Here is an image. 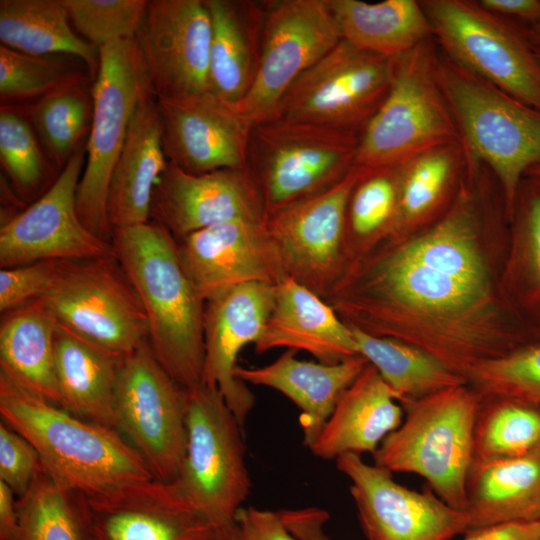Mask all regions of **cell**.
I'll return each mask as SVG.
<instances>
[{"label":"cell","mask_w":540,"mask_h":540,"mask_svg":"<svg viewBox=\"0 0 540 540\" xmlns=\"http://www.w3.org/2000/svg\"><path fill=\"white\" fill-rule=\"evenodd\" d=\"M482 396L507 397L540 407V340L483 363L468 379Z\"/></svg>","instance_id":"7bdbcfd3"},{"label":"cell","mask_w":540,"mask_h":540,"mask_svg":"<svg viewBox=\"0 0 540 540\" xmlns=\"http://www.w3.org/2000/svg\"><path fill=\"white\" fill-rule=\"evenodd\" d=\"M341 41L327 0L264 2L257 70L235 110L254 126L269 120L291 85Z\"/></svg>","instance_id":"9a60e30c"},{"label":"cell","mask_w":540,"mask_h":540,"mask_svg":"<svg viewBox=\"0 0 540 540\" xmlns=\"http://www.w3.org/2000/svg\"><path fill=\"white\" fill-rule=\"evenodd\" d=\"M55 372L61 407L115 428L113 397L123 356L111 353L57 323Z\"/></svg>","instance_id":"4dcf8cb0"},{"label":"cell","mask_w":540,"mask_h":540,"mask_svg":"<svg viewBox=\"0 0 540 540\" xmlns=\"http://www.w3.org/2000/svg\"><path fill=\"white\" fill-rule=\"evenodd\" d=\"M358 139L355 133L282 119L252 126L247 169L265 219L342 179L353 168Z\"/></svg>","instance_id":"52a82bcc"},{"label":"cell","mask_w":540,"mask_h":540,"mask_svg":"<svg viewBox=\"0 0 540 540\" xmlns=\"http://www.w3.org/2000/svg\"><path fill=\"white\" fill-rule=\"evenodd\" d=\"M16 508L21 540H90L84 496L60 486L43 467Z\"/></svg>","instance_id":"8d00e7d4"},{"label":"cell","mask_w":540,"mask_h":540,"mask_svg":"<svg viewBox=\"0 0 540 540\" xmlns=\"http://www.w3.org/2000/svg\"><path fill=\"white\" fill-rule=\"evenodd\" d=\"M467 164L461 143L426 151L397 168V210L391 234L424 222L462 180Z\"/></svg>","instance_id":"836d02e7"},{"label":"cell","mask_w":540,"mask_h":540,"mask_svg":"<svg viewBox=\"0 0 540 540\" xmlns=\"http://www.w3.org/2000/svg\"><path fill=\"white\" fill-rule=\"evenodd\" d=\"M435 74L467 157L494 174L511 218L522 180L540 164V111L462 67L439 47Z\"/></svg>","instance_id":"277c9868"},{"label":"cell","mask_w":540,"mask_h":540,"mask_svg":"<svg viewBox=\"0 0 540 540\" xmlns=\"http://www.w3.org/2000/svg\"><path fill=\"white\" fill-rule=\"evenodd\" d=\"M204 2L211 20L208 91L235 105L250 89L257 70L264 2Z\"/></svg>","instance_id":"83f0119b"},{"label":"cell","mask_w":540,"mask_h":540,"mask_svg":"<svg viewBox=\"0 0 540 540\" xmlns=\"http://www.w3.org/2000/svg\"><path fill=\"white\" fill-rule=\"evenodd\" d=\"M86 75V65L66 54L34 56L0 45L1 106H25ZM95 80V79H94Z\"/></svg>","instance_id":"60d3db41"},{"label":"cell","mask_w":540,"mask_h":540,"mask_svg":"<svg viewBox=\"0 0 540 540\" xmlns=\"http://www.w3.org/2000/svg\"><path fill=\"white\" fill-rule=\"evenodd\" d=\"M83 496L90 540H220L226 532L175 480L153 478Z\"/></svg>","instance_id":"ac0fdd59"},{"label":"cell","mask_w":540,"mask_h":540,"mask_svg":"<svg viewBox=\"0 0 540 540\" xmlns=\"http://www.w3.org/2000/svg\"><path fill=\"white\" fill-rule=\"evenodd\" d=\"M349 327L358 354L378 371L401 404L450 387L468 384L465 378L414 346Z\"/></svg>","instance_id":"d590c367"},{"label":"cell","mask_w":540,"mask_h":540,"mask_svg":"<svg viewBox=\"0 0 540 540\" xmlns=\"http://www.w3.org/2000/svg\"><path fill=\"white\" fill-rule=\"evenodd\" d=\"M220 540H239L236 528L226 531Z\"/></svg>","instance_id":"db71d44e"},{"label":"cell","mask_w":540,"mask_h":540,"mask_svg":"<svg viewBox=\"0 0 540 540\" xmlns=\"http://www.w3.org/2000/svg\"><path fill=\"white\" fill-rule=\"evenodd\" d=\"M111 244L142 304L156 359L184 389L197 386L204 363L205 301L182 266L177 240L150 220L114 229Z\"/></svg>","instance_id":"7a4b0ae2"},{"label":"cell","mask_w":540,"mask_h":540,"mask_svg":"<svg viewBox=\"0 0 540 540\" xmlns=\"http://www.w3.org/2000/svg\"><path fill=\"white\" fill-rule=\"evenodd\" d=\"M519 24L528 42L533 47H539L540 46V24H535V25H523L521 23Z\"/></svg>","instance_id":"f5cc1de1"},{"label":"cell","mask_w":540,"mask_h":540,"mask_svg":"<svg viewBox=\"0 0 540 540\" xmlns=\"http://www.w3.org/2000/svg\"><path fill=\"white\" fill-rule=\"evenodd\" d=\"M276 284L250 282L205 303L202 381L216 387L239 424L254 406V395L234 371L241 350L260 338L272 311Z\"/></svg>","instance_id":"7402d4cb"},{"label":"cell","mask_w":540,"mask_h":540,"mask_svg":"<svg viewBox=\"0 0 540 540\" xmlns=\"http://www.w3.org/2000/svg\"><path fill=\"white\" fill-rule=\"evenodd\" d=\"M534 49V52L538 58V60L540 61V46L539 47H533Z\"/></svg>","instance_id":"9f6ffc18"},{"label":"cell","mask_w":540,"mask_h":540,"mask_svg":"<svg viewBox=\"0 0 540 540\" xmlns=\"http://www.w3.org/2000/svg\"><path fill=\"white\" fill-rule=\"evenodd\" d=\"M287 528L300 540H329L324 526L328 513L320 508L307 507L280 511Z\"/></svg>","instance_id":"c3c4849f"},{"label":"cell","mask_w":540,"mask_h":540,"mask_svg":"<svg viewBox=\"0 0 540 540\" xmlns=\"http://www.w3.org/2000/svg\"><path fill=\"white\" fill-rule=\"evenodd\" d=\"M86 145L61 170L49 189L0 228V266L39 261L84 260L113 255V248L81 221L76 207Z\"/></svg>","instance_id":"2e32d148"},{"label":"cell","mask_w":540,"mask_h":540,"mask_svg":"<svg viewBox=\"0 0 540 540\" xmlns=\"http://www.w3.org/2000/svg\"><path fill=\"white\" fill-rule=\"evenodd\" d=\"M255 351H305L326 364L358 355L351 328L323 298L290 277L276 284L275 301Z\"/></svg>","instance_id":"cb8c5ba5"},{"label":"cell","mask_w":540,"mask_h":540,"mask_svg":"<svg viewBox=\"0 0 540 540\" xmlns=\"http://www.w3.org/2000/svg\"><path fill=\"white\" fill-rule=\"evenodd\" d=\"M350 481L349 491L368 540H452L469 530L466 511L456 509L430 488L416 491L396 482L392 473L366 463L361 455L336 459Z\"/></svg>","instance_id":"e0dca14e"},{"label":"cell","mask_w":540,"mask_h":540,"mask_svg":"<svg viewBox=\"0 0 540 540\" xmlns=\"http://www.w3.org/2000/svg\"><path fill=\"white\" fill-rule=\"evenodd\" d=\"M0 161L14 190L25 200L42 196L60 173L29 118L16 106L0 107Z\"/></svg>","instance_id":"f35d334b"},{"label":"cell","mask_w":540,"mask_h":540,"mask_svg":"<svg viewBox=\"0 0 540 540\" xmlns=\"http://www.w3.org/2000/svg\"><path fill=\"white\" fill-rule=\"evenodd\" d=\"M465 511L469 530L540 521V450L517 458L474 461Z\"/></svg>","instance_id":"f1b7e54d"},{"label":"cell","mask_w":540,"mask_h":540,"mask_svg":"<svg viewBox=\"0 0 540 540\" xmlns=\"http://www.w3.org/2000/svg\"><path fill=\"white\" fill-rule=\"evenodd\" d=\"M420 3L443 53L540 111V61L518 22L492 13L474 0Z\"/></svg>","instance_id":"30bf717a"},{"label":"cell","mask_w":540,"mask_h":540,"mask_svg":"<svg viewBox=\"0 0 540 540\" xmlns=\"http://www.w3.org/2000/svg\"><path fill=\"white\" fill-rule=\"evenodd\" d=\"M397 169L367 173L354 188L347 209L346 236L379 239L391 232L397 210Z\"/></svg>","instance_id":"ee69618b"},{"label":"cell","mask_w":540,"mask_h":540,"mask_svg":"<svg viewBox=\"0 0 540 540\" xmlns=\"http://www.w3.org/2000/svg\"><path fill=\"white\" fill-rule=\"evenodd\" d=\"M486 10L523 25L540 24V0H480Z\"/></svg>","instance_id":"f907efd6"},{"label":"cell","mask_w":540,"mask_h":540,"mask_svg":"<svg viewBox=\"0 0 540 540\" xmlns=\"http://www.w3.org/2000/svg\"><path fill=\"white\" fill-rule=\"evenodd\" d=\"M341 39L357 49L394 58L433 38L431 23L416 0H327Z\"/></svg>","instance_id":"1f68e13d"},{"label":"cell","mask_w":540,"mask_h":540,"mask_svg":"<svg viewBox=\"0 0 540 540\" xmlns=\"http://www.w3.org/2000/svg\"><path fill=\"white\" fill-rule=\"evenodd\" d=\"M166 158L195 174L246 170L252 126L212 93L156 98Z\"/></svg>","instance_id":"44dd1931"},{"label":"cell","mask_w":540,"mask_h":540,"mask_svg":"<svg viewBox=\"0 0 540 540\" xmlns=\"http://www.w3.org/2000/svg\"><path fill=\"white\" fill-rule=\"evenodd\" d=\"M397 401L393 390L368 364L343 392L309 450L327 460L346 454L373 455L402 423L404 410Z\"/></svg>","instance_id":"4316f807"},{"label":"cell","mask_w":540,"mask_h":540,"mask_svg":"<svg viewBox=\"0 0 540 540\" xmlns=\"http://www.w3.org/2000/svg\"><path fill=\"white\" fill-rule=\"evenodd\" d=\"M42 464L37 451L20 434L0 423V481L18 498L30 488Z\"/></svg>","instance_id":"bcb514c9"},{"label":"cell","mask_w":540,"mask_h":540,"mask_svg":"<svg viewBox=\"0 0 540 540\" xmlns=\"http://www.w3.org/2000/svg\"><path fill=\"white\" fill-rule=\"evenodd\" d=\"M167 164L157 99L149 91L136 107L111 176L107 214L112 232L150 221L153 191Z\"/></svg>","instance_id":"484cf974"},{"label":"cell","mask_w":540,"mask_h":540,"mask_svg":"<svg viewBox=\"0 0 540 540\" xmlns=\"http://www.w3.org/2000/svg\"><path fill=\"white\" fill-rule=\"evenodd\" d=\"M58 261H39L0 270V311L5 313L41 299L53 280Z\"/></svg>","instance_id":"f6af8a7d"},{"label":"cell","mask_w":540,"mask_h":540,"mask_svg":"<svg viewBox=\"0 0 540 540\" xmlns=\"http://www.w3.org/2000/svg\"><path fill=\"white\" fill-rule=\"evenodd\" d=\"M324 300L348 326L414 346L467 382L483 363L540 340L495 297L489 272L455 268L408 239L354 258Z\"/></svg>","instance_id":"6da1fadb"},{"label":"cell","mask_w":540,"mask_h":540,"mask_svg":"<svg viewBox=\"0 0 540 540\" xmlns=\"http://www.w3.org/2000/svg\"><path fill=\"white\" fill-rule=\"evenodd\" d=\"M539 450V406L513 398L482 396L473 462L517 458Z\"/></svg>","instance_id":"74e56055"},{"label":"cell","mask_w":540,"mask_h":540,"mask_svg":"<svg viewBox=\"0 0 540 540\" xmlns=\"http://www.w3.org/2000/svg\"><path fill=\"white\" fill-rule=\"evenodd\" d=\"M150 220L180 240L220 223L264 222L265 209L248 169L195 174L168 161L153 191Z\"/></svg>","instance_id":"ffe728a7"},{"label":"cell","mask_w":540,"mask_h":540,"mask_svg":"<svg viewBox=\"0 0 540 540\" xmlns=\"http://www.w3.org/2000/svg\"><path fill=\"white\" fill-rule=\"evenodd\" d=\"M93 84L94 78L86 75L31 104L16 106L29 118L59 172L86 145L94 112Z\"/></svg>","instance_id":"e575fe53"},{"label":"cell","mask_w":540,"mask_h":540,"mask_svg":"<svg viewBox=\"0 0 540 540\" xmlns=\"http://www.w3.org/2000/svg\"><path fill=\"white\" fill-rule=\"evenodd\" d=\"M525 177H532L540 180V164L533 166L530 168Z\"/></svg>","instance_id":"11a10c76"},{"label":"cell","mask_w":540,"mask_h":540,"mask_svg":"<svg viewBox=\"0 0 540 540\" xmlns=\"http://www.w3.org/2000/svg\"><path fill=\"white\" fill-rule=\"evenodd\" d=\"M435 38L393 58L386 97L361 131L353 167L393 170L431 149L461 143L435 74Z\"/></svg>","instance_id":"8992f818"},{"label":"cell","mask_w":540,"mask_h":540,"mask_svg":"<svg viewBox=\"0 0 540 540\" xmlns=\"http://www.w3.org/2000/svg\"><path fill=\"white\" fill-rule=\"evenodd\" d=\"M288 349L273 362L260 367L237 366L241 382L275 389L300 410L303 444L309 448L319 435L343 392L369 364L355 355L335 364L300 360Z\"/></svg>","instance_id":"d4e9b609"},{"label":"cell","mask_w":540,"mask_h":540,"mask_svg":"<svg viewBox=\"0 0 540 540\" xmlns=\"http://www.w3.org/2000/svg\"><path fill=\"white\" fill-rule=\"evenodd\" d=\"M264 222L220 223L177 240L182 266L205 303L241 284L284 278Z\"/></svg>","instance_id":"603a6c76"},{"label":"cell","mask_w":540,"mask_h":540,"mask_svg":"<svg viewBox=\"0 0 540 540\" xmlns=\"http://www.w3.org/2000/svg\"><path fill=\"white\" fill-rule=\"evenodd\" d=\"M392 64L393 58L357 49L341 39L298 77L271 119L360 135L387 95Z\"/></svg>","instance_id":"5bb4252c"},{"label":"cell","mask_w":540,"mask_h":540,"mask_svg":"<svg viewBox=\"0 0 540 540\" xmlns=\"http://www.w3.org/2000/svg\"><path fill=\"white\" fill-rule=\"evenodd\" d=\"M510 219L515 221L512 281L520 315L540 331V180L524 177Z\"/></svg>","instance_id":"ab89813d"},{"label":"cell","mask_w":540,"mask_h":540,"mask_svg":"<svg viewBox=\"0 0 540 540\" xmlns=\"http://www.w3.org/2000/svg\"><path fill=\"white\" fill-rule=\"evenodd\" d=\"M57 321L41 299L2 314L0 375L16 386L62 405L55 372Z\"/></svg>","instance_id":"f546056e"},{"label":"cell","mask_w":540,"mask_h":540,"mask_svg":"<svg viewBox=\"0 0 540 540\" xmlns=\"http://www.w3.org/2000/svg\"><path fill=\"white\" fill-rule=\"evenodd\" d=\"M463 540H540V521L503 523L468 530Z\"/></svg>","instance_id":"681fc988"},{"label":"cell","mask_w":540,"mask_h":540,"mask_svg":"<svg viewBox=\"0 0 540 540\" xmlns=\"http://www.w3.org/2000/svg\"><path fill=\"white\" fill-rule=\"evenodd\" d=\"M239 540H300L285 525L280 511L242 507L235 518Z\"/></svg>","instance_id":"7dc6e473"},{"label":"cell","mask_w":540,"mask_h":540,"mask_svg":"<svg viewBox=\"0 0 540 540\" xmlns=\"http://www.w3.org/2000/svg\"><path fill=\"white\" fill-rule=\"evenodd\" d=\"M0 415L34 447L43 469L68 490L87 496L154 478L116 428L76 416L2 375Z\"/></svg>","instance_id":"3957f363"},{"label":"cell","mask_w":540,"mask_h":540,"mask_svg":"<svg viewBox=\"0 0 540 540\" xmlns=\"http://www.w3.org/2000/svg\"><path fill=\"white\" fill-rule=\"evenodd\" d=\"M13 491L0 481V540H21V530Z\"/></svg>","instance_id":"816d5d0a"},{"label":"cell","mask_w":540,"mask_h":540,"mask_svg":"<svg viewBox=\"0 0 540 540\" xmlns=\"http://www.w3.org/2000/svg\"><path fill=\"white\" fill-rule=\"evenodd\" d=\"M243 431L216 387L200 383L188 390L186 449L175 481L223 531L234 528L251 488Z\"/></svg>","instance_id":"ba28073f"},{"label":"cell","mask_w":540,"mask_h":540,"mask_svg":"<svg viewBox=\"0 0 540 540\" xmlns=\"http://www.w3.org/2000/svg\"><path fill=\"white\" fill-rule=\"evenodd\" d=\"M149 91L152 90L135 39L100 48V66L93 84V120L76 207L83 224L110 243L107 198L111 176L136 107Z\"/></svg>","instance_id":"9c48e42d"},{"label":"cell","mask_w":540,"mask_h":540,"mask_svg":"<svg viewBox=\"0 0 540 540\" xmlns=\"http://www.w3.org/2000/svg\"><path fill=\"white\" fill-rule=\"evenodd\" d=\"M481 400L464 384L402 403V423L374 452V464L421 476L445 503L465 511Z\"/></svg>","instance_id":"5b68a950"},{"label":"cell","mask_w":540,"mask_h":540,"mask_svg":"<svg viewBox=\"0 0 540 540\" xmlns=\"http://www.w3.org/2000/svg\"><path fill=\"white\" fill-rule=\"evenodd\" d=\"M367 173L353 167L333 185L265 219V231L284 277L323 299L349 265L347 209L354 188Z\"/></svg>","instance_id":"4fadbf2b"},{"label":"cell","mask_w":540,"mask_h":540,"mask_svg":"<svg viewBox=\"0 0 540 540\" xmlns=\"http://www.w3.org/2000/svg\"><path fill=\"white\" fill-rule=\"evenodd\" d=\"M0 41L28 55L76 57L94 79L99 71L100 49L76 33L63 0H1Z\"/></svg>","instance_id":"d6a6232c"},{"label":"cell","mask_w":540,"mask_h":540,"mask_svg":"<svg viewBox=\"0 0 540 540\" xmlns=\"http://www.w3.org/2000/svg\"><path fill=\"white\" fill-rule=\"evenodd\" d=\"M210 40L204 0H149L135 41L156 98L208 92Z\"/></svg>","instance_id":"d6986e66"},{"label":"cell","mask_w":540,"mask_h":540,"mask_svg":"<svg viewBox=\"0 0 540 540\" xmlns=\"http://www.w3.org/2000/svg\"><path fill=\"white\" fill-rule=\"evenodd\" d=\"M187 395L158 362L148 340L123 356L113 397L115 428L155 479L178 477L186 449Z\"/></svg>","instance_id":"7c38bea8"},{"label":"cell","mask_w":540,"mask_h":540,"mask_svg":"<svg viewBox=\"0 0 540 540\" xmlns=\"http://www.w3.org/2000/svg\"><path fill=\"white\" fill-rule=\"evenodd\" d=\"M75 31L101 48L135 39L146 15L147 0H63Z\"/></svg>","instance_id":"b9f144b4"},{"label":"cell","mask_w":540,"mask_h":540,"mask_svg":"<svg viewBox=\"0 0 540 540\" xmlns=\"http://www.w3.org/2000/svg\"><path fill=\"white\" fill-rule=\"evenodd\" d=\"M41 300L59 325L116 355L148 340L142 304L114 254L58 261Z\"/></svg>","instance_id":"8fae6325"}]
</instances>
